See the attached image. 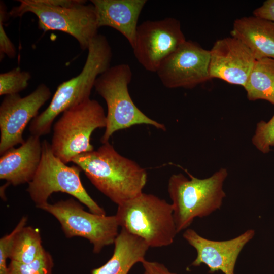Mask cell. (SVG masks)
<instances>
[{
    "instance_id": "6da1fadb",
    "label": "cell",
    "mask_w": 274,
    "mask_h": 274,
    "mask_svg": "<svg viewBox=\"0 0 274 274\" xmlns=\"http://www.w3.org/2000/svg\"><path fill=\"white\" fill-rule=\"evenodd\" d=\"M72 162L118 206L143 192L147 183L146 169L120 155L109 142L96 150L79 155Z\"/></svg>"
},
{
    "instance_id": "7a4b0ae2",
    "label": "cell",
    "mask_w": 274,
    "mask_h": 274,
    "mask_svg": "<svg viewBox=\"0 0 274 274\" xmlns=\"http://www.w3.org/2000/svg\"><path fill=\"white\" fill-rule=\"evenodd\" d=\"M80 73L61 83L48 107L30 123V134L39 137L48 134L55 119L68 109L90 99L97 78L110 67L112 53L106 38L97 34L91 41Z\"/></svg>"
},
{
    "instance_id": "3957f363",
    "label": "cell",
    "mask_w": 274,
    "mask_h": 274,
    "mask_svg": "<svg viewBox=\"0 0 274 274\" xmlns=\"http://www.w3.org/2000/svg\"><path fill=\"white\" fill-rule=\"evenodd\" d=\"M186 172L190 179L181 173L173 174L167 185L178 233L187 229L196 218L207 217L219 210L226 196L223 190L228 176L226 168L204 179Z\"/></svg>"
},
{
    "instance_id": "277c9868",
    "label": "cell",
    "mask_w": 274,
    "mask_h": 274,
    "mask_svg": "<svg viewBox=\"0 0 274 274\" xmlns=\"http://www.w3.org/2000/svg\"><path fill=\"white\" fill-rule=\"evenodd\" d=\"M115 215L121 228L142 238L149 247L168 246L178 233L172 204L152 194L142 192L118 205Z\"/></svg>"
},
{
    "instance_id": "5b68a950",
    "label": "cell",
    "mask_w": 274,
    "mask_h": 274,
    "mask_svg": "<svg viewBox=\"0 0 274 274\" xmlns=\"http://www.w3.org/2000/svg\"><path fill=\"white\" fill-rule=\"evenodd\" d=\"M132 77L129 65L122 63L110 66L96 79L94 88L105 100L107 107V125L100 142H109L117 131L132 126L146 124L163 131V124L151 119L133 102L128 86Z\"/></svg>"
},
{
    "instance_id": "8992f818",
    "label": "cell",
    "mask_w": 274,
    "mask_h": 274,
    "mask_svg": "<svg viewBox=\"0 0 274 274\" xmlns=\"http://www.w3.org/2000/svg\"><path fill=\"white\" fill-rule=\"evenodd\" d=\"M20 4L8 13L11 17H21L30 12L38 19V27L44 31L57 30L77 40L82 50L88 49L98 34L95 8L86 1L74 6L58 5L50 0H20Z\"/></svg>"
},
{
    "instance_id": "52a82bcc",
    "label": "cell",
    "mask_w": 274,
    "mask_h": 274,
    "mask_svg": "<svg viewBox=\"0 0 274 274\" xmlns=\"http://www.w3.org/2000/svg\"><path fill=\"white\" fill-rule=\"evenodd\" d=\"M42 149L39 166L26 190L36 207L41 209L48 203L52 193L61 192L76 198L91 212L106 215L105 211L83 186L80 177L81 168L77 165H66L54 154L50 143L46 140L42 142Z\"/></svg>"
},
{
    "instance_id": "ba28073f",
    "label": "cell",
    "mask_w": 274,
    "mask_h": 274,
    "mask_svg": "<svg viewBox=\"0 0 274 274\" xmlns=\"http://www.w3.org/2000/svg\"><path fill=\"white\" fill-rule=\"evenodd\" d=\"M107 117L101 105L90 98L62 113L53 126L50 144L54 154L63 163L94 150L90 143L93 132L105 128Z\"/></svg>"
},
{
    "instance_id": "9c48e42d",
    "label": "cell",
    "mask_w": 274,
    "mask_h": 274,
    "mask_svg": "<svg viewBox=\"0 0 274 274\" xmlns=\"http://www.w3.org/2000/svg\"><path fill=\"white\" fill-rule=\"evenodd\" d=\"M55 217L67 238L84 237L93 245V252L99 253L105 246L114 244L120 227L116 215H98L84 210L73 198L43 206Z\"/></svg>"
},
{
    "instance_id": "30bf717a",
    "label": "cell",
    "mask_w": 274,
    "mask_h": 274,
    "mask_svg": "<svg viewBox=\"0 0 274 274\" xmlns=\"http://www.w3.org/2000/svg\"><path fill=\"white\" fill-rule=\"evenodd\" d=\"M186 41L177 19L148 20L138 25L132 49L139 63L146 70L156 73L162 62Z\"/></svg>"
},
{
    "instance_id": "8fae6325",
    "label": "cell",
    "mask_w": 274,
    "mask_h": 274,
    "mask_svg": "<svg viewBox=\"0 0 274 274\" xmlns=\"http://www.w3.org/2000/svg\"><path fill=\"white\" fill-rule=\"evenodd\" d=\"M51 96L49 88L44 83L23 97L19 94L5 95L0 106L1 155L25 142V127Z\"/></svg>"
},
{
    "instance_id": "7c38bea8",
    "label": "cell",
    "mask_w": 274,
    "mask_h": 274,
    "mask_svg": "<svg viewBox=\"0 0 274 274\" xmlns=\"http://www.w3.org/2000/svg\"><path fill=\"white\" fill-rule=\"evenodd\" d=\"M210 58V50L186 41L162 62L156 73L167 88H193L211 79Z\"/></svg>"
},
{
    "instance_id": "4fadbf2b",
    "label": "cell",
    "mask_w": 274,
    "mask_h": 274,
    "mask_svg": "<svg viewBox=\"0 0 274 274\" xmlns=\"http://www.w3.org/2000/svg\"><path fill=\"white\" fill-rule=\"evenodd\" d=\"M255 233L254 230L248 229L233 238L218 241L204 238L194 230L187 228L183 237L196 251V257L191 265L205 264L210 273L220 271L224 274H234L239 255Z\"/></svg>"
},
{
    "instance_id": "5bb4252c",
    "label": "cell",
    "mask_w": 274,
    "mask_h": 274,
    "mask_svg": "<svg viewBox=\"0 0 274 274\" xmlns=\"http://www.w3.org/2000/svg\"><path fill=\"white\" fill-rule=\"evenodd\" d=\"M210 51V78L244 87L256 60L250 49L231 37L216 41Z\"/></svg>"
},
{
    "instance_id": "9a60e30c",
    "label": "cell",
    "mask_w": 274,
    "mask_h": 274,
    "mask_svg": "<svg viewBox=\"0 0 274 274\" xmlns=\"http://www.w3.org/2000/svg\"><path fill=\"white\" fill-rule=\"evenodd\" d=\"M42 150L40 137L30 135L19 147L4 152L0 158V179L15 186L29 183L39 166Z\"/></svg>"
},
{
    "instance_id": "2e32d148",
    "label": "cell",
    "mask_w": 274,
    "mask_h": 274,
    "mask_svg": "<svg viewBox=\"0 0 274 274\" xmlns=\"http://www.w3.org/2000/svg\"><path fill=\"white\" fill-rule=\"evenodd\" d=\"M98 28L108 26L121 33L132 48L138 21L146 0H91Z\"/></svg>"
},
{
    "instance_id": "e0dca14e",
    "label": "cell",
    "mask_w": 274,
    "mask_h": 274,
    "mask_svg": "<svg viewBox=\"0 0 274 274\" xmlns=\"http://www.w3.org/2000/svg\"><path fill=\"white\" fill-rule=\"evenodd\" d=\"M231 35L250 49L256 60L274 58V22L243 17L234 21Z\"/></svg>"
},
{
    "instance_id": "ac0fdd59",
    "label": "cell",
    "mask_w": 274,
    "mask_h": 274,
    "mask_svg": "<svg viewBox=\"0 0 274 274\" xmlns=\"http://www.w3.org/2000/svg\"><path fill=\"white\" fill-rule=\"evenodd\" d=\"M113 254L102 266L93 269L91 274H128L138 263H142L149 248L141 237L121 228L114 242Z\"/></svg>"
},
{
    "instance_id": "d6986e66",
    "label": "cell",
    "mask_w": 274,
    "mask_h": 274,
    "mask_svg": "<svg viewBox=\"0 0 274 274\" xmlns=\"http://www.w3.org/2000/svg\"><path fill=\"white\" fill-rule=\"evenodd\" d=\"M244 88L249 100L263 99L274 105V58L256 60Z\"/></svg>"
},
{
    "instance_id": "ffe728a7",
    "label": "cell",
    "mask_w": 274,
    "mask_h": 274,
    "mask_svg": "<svg viewBox=\"0 0 274 274\" xmlns=\"http://www.w3.org/2000/svg\"><path fill=\"white\" fill-rule=\"evenodd\" d=\"M45 251L39 229L25 226L17 234L13 241L9 259L12 261L28 263L34 261Z\"/></svg>"
},
{
    "instance_id": "44dd1931",
    "label": "cell",
    "mask_w": 274,
    "mask_h": 274,
    "mask_svg": "<svg viewBox=\"0 0 274 274\" xmlns=\"http://www.w3.org/2000/svg\"><path fill=\"white\" fill-rule=\"evenodd\" d=\"M31 79L29 72L17 67L0 74V95L19 94L27 88Z\"/></svg>"
},
{
    "instance_id": "7402d4cb",
    "label": "cell",
    "mask_w": 274,
    "mask_h": 274,
    "mask_svg": "<svg viewBox=\"0 0 274 274\" xmlns=\"http://www.w3.org/2000/svg\"><path fill=\"white\" fill-rule=\"evenodd\" d=\"M53 266L52 256L45 250L30 263L25 264L11 261L8 267L10 274H52Z\"/></svg>"
},
{
    "instance_id": "603a6c76",
    "label": "cell",
    "mask_w": 274,
    "mask_h": 274,
    "mask_svg": "<svg viewBox=\"0 0 274 274\" xmlns=\"http://www.w3.org/2000/svg\"><path fill=\"white\" fill-rule=\"evenodd\" d=\"M252 143L263 153H268L274 146V115L268 122L261 121L257 123Z\"/></svg>"
},
{
    "instance_id": "cb8c5ba5",
    "label": "cell",
    "mask_w": 274,
    "mask_h": 274,
    "mask_svg": "<svg viewBox=\"0 0 274 274\" xmlns=\"http://www.w3.org/2000/svg\"><path fill=\"white\" fill-rule=\"evenodd\" d=\"M27 217L23 216L20 219L13 230L9 234L2 237L0 239V274H10L8 266H7V259L13 241L17 234L26 226Z\"/></svg>"
},
{
    "instance_id": "d4e9b609",
    "label": "cell",
    "mask_w": 274,
    "mask_h": 274,
    "mask_svg": "<svg viewBox=\"0 0 274 274\" xmlns=\"http://www.w3.org/2000/svg\"><path fill=\"white\" fill-rule=\"evenodd\" d=\"M7 13L6 7L3 2L0 6V56L3 59L5 55L9 58H14L16 53L15 47L7 36L4 28V22L6 18Z\"/></svg>"
},
{
    "instance_id": "484cf974",
    "label": "cell",
    "mask_w": 274,
    "mask_h": 274,
    "mask_svg": "<svg viewBox=\"0 0 274 274\" xmlns=\"http://www.w3.org/2000/svg\"><path fill=\"white\" fill-rule=\"evenodd\" d=\"M143 274H177L171 272L163 264L145 259L142 263Z\"/></svg>"
},
{
    "instance_id": "4316f807",
    "label": "cell",
    "mask_w": 274,
    "mask_h": 274,
    "mask_svg": "<svg viewBox=\"0 0 274 274\" xmlns=\"http://www.w3.org/2000/svg\"><path fill=\"white\" fill-rule=\"evenodd\" d=\"M254 16L274 22V0H267L253 11Z\"/></svg>"
}]
</instances>
